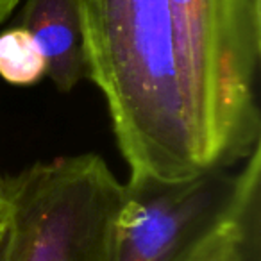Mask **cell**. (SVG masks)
<instances>
[{"mask_svg": "<svg viewBox=\"0 0 261 261\" xmlns=\"http://www.w3.org/2000/svg\"><path fill=\"white\" fill-rule=\"evenodd\" d=\"M88 77L129 185L204 174L168 0H79Z\"/></svg>", "mask_w": 261, "mask_h": 261, "instance_id": "1", "label": "cell"}, {"mask_svg": "<svg viewBox=\"0 0 261 261\" xmlns=\"http://www.w3.org/2000/svg\"><path fill=\"white\" fill-rule=\"evenodd\" d=\"M204 170L261 145V0H168Z\"/></svg>", "mask_w": 261, "mask_h": 261, "instance_id": "2", "label": "cell"}, {"mask_svg": "<svg viewBox=\"0 0 261 261\" xmlns=\"http://www.w3.org/2000/svg\"><path fill=\"white\" fill-rule=\"evenodd\" d=\"M8 261H115L125 185L97 154L38 161L6 177Z\"/></svg>", "mask_w": 261, "mask_h": 261, "instance_id": "3", "label": "cell"}, {"mask_svg": "<svg viewBox=\"0 0 261 261\" xmlns=\"http://www.w3.org/2000/svg\"><path fill=\"white\" fill-rule=\"evenodd\" d=\"M232 175L211 170L179 182H123L115 261H175L222 206Z\"/></svg>", "mask_w": 261, "mask_h": 261, "instance_id": "4", "label": "cell"}, {"mask_svg": "<svg viewBox=\"0 0 261 261\" xmlns=\"http://www.w3.org/2000/svg\"><path fill=\"white\" fill-rule=\"evenodd\" d=\"M175 261H261V145L236 167L222 206Z\"/></svg>", "mask_w": 261, "mask_h": 261, "instance_id": "5", "label": "cell"}, {"mask_svg": "<svg viewBox=\"0 0 261 261\" xmlns=\"http://www.w3.org/2000/svg\"><path fill=\"white\" fill-rule=\"evenodd\" d=\"M16 25L34 38L58 91L68 93L88 77L79 0H27Z\"/></svg>", "mask_w": 261, "mask_h": 261, "instance_id": "6", "label": "cell"}, {"mask_svg": "<svg viewBox=\"0 0 261 261\" xmlns=\"http://www.w3.org/2000/svg\"><path fill=\"white\" fill-rule=\"evenodd\" d=\"M0 77L22 88L34 86L47 77V65L40 47L20 25L0 33Z\"/></svg>", "mask_w": 261, "mask_h": 261, "instance_id": "7", "label": "cell"}, {"mask_svg": "<svg viewBox=\"0 0 261 261\" xmlns=\"http://www.w3.org/2000/svg\"><path fill=\"white\" fill-rule=\"evenodd\" d=\"M20 0H0V25L15 13Z\"/></svg>", "mask_w": 261, "mask_h": 261, "instance_id": "8", "label": "cell"}, {"mask_svg": "<svg viewBox=\"0 0 261 261\" xmlns=\"http://www.w3.org/2000/svg\"><path fill=\"white\" fill-rule=\"evenodd\" d=\"M9 215H11V207H9L8 197L0 195V231L9 224Z\"/></svg>", "mask_w": 261, "mask_h": 261, "instance_id": "9", "label": "cell"}, {"mask_svg": "<svg viewBox=\"0 0 261 261\" xmlns=\"http://www.w3.org/2000/svg\"><path fill=\"white\" fill-rule=\"evenodd\" d=\"M9 250V224L0 231V261H8Z\"/></svg>", "mask_w": 261, "mask_h": 261, "instance_id": "10", "label": "cell"}, {"mask_svg": "<svg viewBox=\"0 0 261 261\" xmlns=\"http://www.w3.org/2000/svg\"><path fill=\"white\" fill-rule=\"evenodd\" d=\"M4 185H6V177L2 174H0V195H4V193H6Z\"/></svg>", "mask_w": 261, "mask_h": 261, "instance_id": "11", "label": "cell"}]
</instances>
